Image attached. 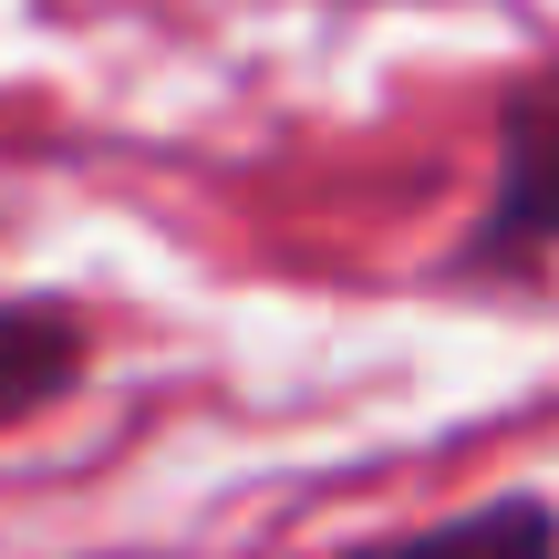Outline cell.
<instances>
[{"label": "cell", "instance_id": "3957f363", "mask_svg": "<svg viewBox=\"0 0 559 559\" xmlns=\"http://www.w3.org/2000/svg\"><path fill=\"white\" fill-rule=\"evenodd\" d=\"M73 373H83V321L52 300H0V425L52 404Z\"/></svg>", "mask_w": 559, "mask_h": 559}, {"label": "cell", "instance_id": "6da1fadb", "mask_svg": "<svg viewBox=\"0 0 559 559\" xmlns=\"http://www.w3.org/2000/svg\"><path fill=\"white\" fill-rule=\"evenodd\" d=\"M559 260V62L508 83L498 104V177L477 228L456 239V270H539Z\"/></svg>", "mask_w": 559, "mask_h": 559}, {"label": "cell", "instance_id": "7a4b0ae2", "mask_svg": "<svg viewBox=\"0 0 559 559\" xmlns=\"http://www.w3.org/2000/svg\"><path fill=\"white\" fill-rule=\"evenodd\" d=\"M353 559H559V508L549 498H487L466 519L404 528V539H373Z\"/></svg>", "mask_w": 559, "mask_h": 559}]
</instances>
